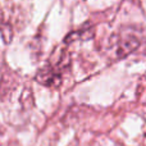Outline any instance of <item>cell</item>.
<instances>
[{
  "label": "cell",
  "mask_w": 146,
  "mask_h": 146,
  "mask_svg": "<svg viewBox=\"0 0 146 146\" xmlns=\"http://www.w3.org/2000/svg\"><path fill=\"white\" fill-rule=\"evenodd\" d=\"M69 55L67 51H62L59 58L53 60L50 58L49 63H46L36 74V81L46 87H58L63 82V72L69 67Z\"/></svg>",
  "instance_id": "1"
},
{
  "label": "cell",
  "mask_w": 146,
  "mask_h": 146,
  "mask_svg": "<svg viewBox=\"0 0 146 146\" xmlns=\"http://www.w3.org/2000/svg\"><path fill=\"white\" fill-rule=\"evenodd\" d=\"M141 41L140 38L135 35L132 31L122 30V32L118 35L114 46V54L117 59H122L128 56L131 53H133L137 48L140 46Z\"/></svg>",
  "instance_id": "2"
},
{
  "label": "cell",
  "mask_w": 146,
  "mask_h": 146,
  "mask_svg": "<svg viewBox=\"0 0 146 146\" xmlns=\"http://www.w3.org/2000/svg\"><path fill=\"white\" fill-rule=\"evenodd\" d=\"M91 36H92V27H91L90 23L87 22L85 25V27L68 33V35L66 36V38H64V44H71L77 40H85V38H88V37H91Z\"/></svg>",
  "instance_id": "3"
}]
</instances>
